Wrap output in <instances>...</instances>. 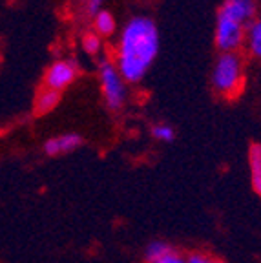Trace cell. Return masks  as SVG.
Wrapping results in <instances>:
<instances>
[{
    "instance_id": "cell-11",
    "label": "cell",
    "mask_w": 261,
    "mask_h": 263,
    "mask_svg": "<svg viewBox=\"0 0 261 263\" xmlns=\"http://www.w3.org/2000/svg\"><path fill=\"white\" fill-rule=\"evenodd\" d=\"M94 28H95V33H97L99 37H110L114 35L115 29H117V22H115L114 15L106 9H102L99 15L94 16Z\"/></svg>"
},
{
    "instance_id": "cell-7",
    "label": "cell",
    "mask_w": 261,
    "mask_h": 263,
    "mask_svg": "<svg viewBox=\"0 0 261 263\" xmlns=\"http://www.w3.org/2000/svg\"><path fill=\"white\" fill-rule=\"evenodd\" d=\"M82 137L75 132H69V134H61V136L49 137L44 143V152L46 156L49 157H57V156H64V154H69L77 150V148L82 146Z\"/></svg>"
},
{
    "instance_id": "cell-14",
    "label": "cell",
    "mask_w": 261,
    "mask_h": 263,
    "mask_svg": "<svg viewBox=\"0 0 261 263\" xmlns=\"http://www.w3.org/2000/svg\"><path fill=\"white\" fill-rule=\"evenodd\" d=\"M152 136L157 141H161V143H172L174 137H176V130H174L170 124L159 123L152 126Z\"/></svg>"
},
{
    "instance_id": "cell-2",
    "label": "cell",
    "mask_w": 261,
    "mask_h": 263,
    "mask_svg": "<svg viewBox=\"0 0 261 263\" xmlns=\"http://www.w3.org/2000/svg\"><path fill=\"white\" fill-rule=\"evenodd\" d=\"M212 86L227 99L236 97L243 88V59L237 51L219 53L212 68Z\"/></svg>"
},
{
    "instance_id": "cell-16",
    "label": "cell",
    "mask_w": 261,
    "mask_h": 263,
    "mask_svg": "<svg viewBox=\"0 0 261 263\" xmlns=\"http://www.w3.org/2000/svg\"><path fill=\"white\" fill-rule=\"evenodd\" d=\"M102 6H104V0H84V13L88 16H95L104 9Z\"/></svg>"
},
{
    "instance_id": "cell-12",
    "label": "cell",
    "mask_w": 261,
    "mask_h": 263,
    "mask_svg": "<svg viewBox=\"0 0 261 263\" xmlns=\"http://www.w3.org/2000/svg\"><path fill=\"white\" fill-rule=\"evenodd\" d=\"M172 252V247L168 245L166 241H161V239H155V241H150L144 249V259L148 263H157L163 258H166Z\"/></svg>"
},
{
    "instance_id": "cell-9",
    "label": "cell",
    "mask_w": 261,
    "mask_h": 263,
    "mask_svg": "<svg viewBox=\"0 0 261 263\" xmlns=\"http://www.w3.org/2000/svg\"><path fill=\"white\" fill-rule=\"evenodd\" d=\"M249 170H250V185L254 192L261 197V144L254 143L249 148Z\"/></svg>"
},
{
    "instance_id": "cell-10",
    "label": "cell",
    "mask_w": 261,
    "mask_h": 263,
    "mask_svg": "<svg viewBox=\"0 0 261 263\" xmlns=\"http://www.w3.org/2000/svg\"><path fill=\"white\" fill-rule=\"evenodd\" d=\"M245 46L247 51L254 59H261V18H254L249 24L245 35Z\"/></svg>"
},
{
    "instance_id": "cell-15",
    "label": "cell",
    "mask_w": 261,
    "mask_h": 263,
    "mask_svg": "<svg viewBox=\"0 0 261 263\" xmlns=\"http://www.w3.org/2000/svg\"><path fill=\"white\" fill-rule=\"evenodd\" d=\"M187 263H225V261L221 258H217V256L210 254V252L197 251V252H192V254L188 256Z\"/></svg>"
},
{
    "instance_id": "cell-17",
    "label": "cell",
    "mask_w": 261,
    "mask_h": 263,
    "mask_svg": "<svg viewBox=\"0 0 261 263\" xmlns=\"http://www.w3.org/2000/svg\"><path fill=\"white\" fill-rule=\"evenodd\" d=\"M157 263H187V258H183L181 254H177L176 251H172L166 258H163L161 261H157Z\"/></svg>"
},
{
    "instance_id": "cell-3",
    "label": "cell",
    "mask_w": 261,
    "mask_h": 263,
    "mask_svg": "<svg viewBox=\"0 0 261 263\" xmlns=\"http://www.w3.org/2000/svg\"><path fill=\"white\" fill-rule=\"evenodd\" d=\"M99 84H101L102 101L106 104L108 110L119 111L126 103V84L128 82L123 79L115 68L114 61L102 59L99 64Z\"/></svg>"
},
{
    "instance_id": "cell-13",
    "label": "cell",
    "mask_w": 261,
    "mask_h": 263,
    "mask_svg": "<svg viewBox=\"0 0 261 263\" xmlns=\"http://www.w3.org/2000/svg\"><path fill=\"white\" fill-rule=\"evenodd\" d=\"M82 46V51L88 55H99L101 53V48H102V39L99 37L95 31H88L84 33V37L81 41Z\"/></svg>"
},
{
    "instance_id": "cell-6",
    "label": "cell",
    "mask_w": 261,
    "mask_h": 263,
    "mask_svg": "<svg viewBox=\"0 0 261 263\" xmlns=\"http://www.w3.org/2000/svg\"><path fill=\"white\" fill-rule=\"evenodd\" d=\"M256 11L257 6L254 0H223V4L217 9L219 15L229 16V18L247 26V28L256 18Z\"/></svg>"
},
{
    "instance_id": "cell-8",
    "label": "cell",
    "mask_w": 261,
    "mask_h": 263,
    "mask_svg": "<svg viewBox=\"0 0 261 263\" xmlns=\"http://www.w3.org/2000/svg\"><path fill=\"white\" fill-rule=\"evenodd\" d=\"M59 103H61V91L42 86L39 90L37 97H35V106L33 108H35L37 115H46L51 110H55L59 106Z\"/></svg>"
},
{
    "instance_id": "cell-1",
    "label": "cell",
    "mask_w": 261,
    "mask_h": 263,
    "mask_svg": "<svg viewBox=\"0 0 261 263\" xmlns=\"http://www.w3.org/2000/svg\"><path fill=\"white\" fill-rule=\"evenodd\" d=\"M159 53V29L150 16H132L124 24L115 46L114 64L128 84H137Z\"/></svg>"
},
{
    "instance_id": "cell-5",
    "label": "cell",
    "mask_w": 261,
    "mask_h": 263,
    "mask_svg": "<svg viewBox=\"0 0 261 263\" xmlns=\"http://www.w3.org/2000/svg\"><path fill=\"white\" fill-rule=\"evenodd\" d=\"M79 75V66L77 61H71V59H59V61L51 62L48 66V70L44 73V84L42 86L51 88V90H57L62 93V90L71 84V82L77 79Z\"/></svg>"
},
{
    "instance_id": "cell-4",
    "label": "cell",
    "mask_w": 261,
    "mask_h": 263,
    "mask_svg": "<svg viewBox=\"0 0 261 263\" xmlns=\"http://www.w3.org/2000/svg\"><path fill=\"white\" fill-rule=\"evenodd\" d=\"M247 26L232 21L229 16H223L217 13L216 18V31H214V41L221 53L229 51H237L241 46L245 44Z\"/></svg>"
}]
</instances>
